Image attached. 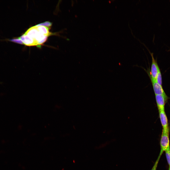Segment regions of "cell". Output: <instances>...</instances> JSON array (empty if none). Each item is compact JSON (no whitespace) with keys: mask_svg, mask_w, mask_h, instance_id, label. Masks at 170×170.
<instances>
[{"mask_svg":"<svg viewBox=\"0 0 170 170\" xmlns=\"http://www.w3.org/2000/svg\"><path fill=\"white\" fill-rule=\"evenodd\" d=\"M142 43L146 47L152 57V61L151 68L150 78L151 81H156V79L159 68L156 61L155 60L153 56V53H151L145 45Z\"/></svg>","mask_w":170,"mask_h":170,"instance_id":"1","label":"cell"},{"mask_svg":"<svg viewBox=\"0 0 170 170\" xmlns=\"http://www.w3.org/2000/svg\"><path fill=\"white\" fill-rule=\"evenodd\" d=\"M169 132H162L160 141V145L161 150L160 152L163 153L169 147L170 140Z\"/></svg>","mask_w":170,"mask_h":170,"instance_id":"2","label":"cell"},{"mask_svg":"<svg viewBox=\"0 0 170 170\" xmlns=\"http://www.w3.org/2000/svg\"><path fill=\"white\" fill-rule=\"evenodd\" d=\"M161 122L162 127V132H169L168 121L165 110L159 111Z\"/></svg>","mask_w":170,"mask_h":170,"instance_id":"3","label":"cell"},{"mask_svg":"<svg viewBox=\"0 0 170 170\" xmlns=\"http://www.w3.org/2000/svg\"><path fill=\"white\" fill-rule=\"evenodd\" d=\"M157 105L159 111L165 110V106L168 97L160 95H155Z\"/></svg>","mask_w":170,"mask_h":170,"instance_id":"4","label":"cell"},{"mask_svg":"<svg viewBox=\"0 0 170 170\" xmlns=\"http://www.w3.org/2000/svg\"><path fill=\"white\" fill-rule=\"evenodd\" d=\"M19 38L21 40L23 44L26 46H38L37 42L34 38L29 37L25 33Z\"/></svg>","mask_w":170,"mask_h":170,"instance_id":"5","label":"cell"},{"mask_svg":"<svg viewBox=\"0 0 170 170\" xmlns=\"http://www.w3.org/2000/svg\"><path fill=\"white\" fill-rule=\"evenodd\" d=\"M151 81L155 95H160L165 97L167 96L164 91L162 85L159 84L156 81Z\"/></svg>","mask_w":170,"mask_h":170,"instance_id":"6","label":"cell"},{"mask_svg":"<svg viewBox=\"0 0 170 170\" xmlns=\"http://www.w3.org/2000/svg\"><path fill=\"white\" fill-rule=\"evenodd\" d=\"M39 33V32L37 29L36 27L34 26L28 29L25 34L34 39Z\"/></svg>","mask_w":170,"mask_h":170,"instance_id":"7","label":"cell"},{"mask_svg":"<svg viewBox=\"0 0 170 170\" xmlns=\"http://www.w3.org/2000/svg\"><path fill=\"white\" fill-rule=\"evenodd\" d=\"M36 27L39 32L42 34L48 36L52 34L49 32V28L48 27L41 26Z\"/></svg>","mask_w":170,"mask_h":170,"instance_id":"8","label":"cell"},{"mask_svg":"<svg viewBox=\"0 0 170 170\" xmlns=\"http://www.w3.org/2000/svg\"><path fill=\"white\" fill-rule=\"evenodd\" d=\"M167 160L169 165V170H170V146L165 151Z\"/></svg>","mask_w":170,"mask_h":170,"instance_id":"9","label":"cell"},{"mask_svg":"<svg viewBox=\"0 0 170 170\" xmlns=\"http://www.w3.org/2000/svg\"><path fill=\"white\" fill-rule=\"evenodd\" d=\"M161 72L159 69L156 79V81L159 85H162V76Z\"/></svg>","mask_w":170,"mask_h":170,"instance_id":"10","label":"cell"},{"mask_svg":"<svg viewBox=\"0 0 170 170\" xmlns=\"http://www.w3.org/2000/svg\"><path fill=\"white\" fill-rule=\"evenodd\" d=\"M52 25V23L51 22L49 21H46L44 22L37 24L35 26L36 27H38L41 26H43L49 28V27L51 26Z\"/></svg>","mask_w":170,"mask_h":170,"instance_id":"11","label":"cell"},{"mask_svg":"<svg viewBox=\"0 0 170 170\" xmlns=\"http://www.w3.org/2000/svg\"><path fill=\"white\" fill-rule=\"evenodd\" d=\"M162 153L160 152L158 158L151 170H156L159 161Z\"/></svg>","mask_w":170,"mask_h":170,"instance_id":"12","label":"cell"},{"mask_svg":"<svg viewBox=\"0 0 170 170\" xmlns=\"http://www.w3.org/2000/svg\"><path fill=\"white\" fill-rule=\"evenodd\" d=\"M9 41L19 44H24L22 41L19 38H13L10 40Z\"/></svg>","mask_w":170,"mask_h":170,"instance_id":"13","label":"cell"}]
</instances>
